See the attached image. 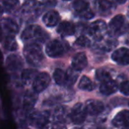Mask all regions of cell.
I'll return each instance as SVG.
<instances>
[{
  "instance_id": "cell-1",
  "label": "cell",
  "mask_w": 129,
  "mask_h": 129,
  "mask_svg": "<svg viewBox=\"0 0 129 129\" xmlns=\"http://www.w3.org/2000/svg\"><path fill=\"white\" fill-rule=\"evenodd\" d=\"M23 54L26 61L32 67H40L44 59L43 49L41 45L36 43H32L26 45Z\"/></svg>"
},
{
  "instance_id": "cell-2",
  "label": "cell",
  "mask_w": 129,
  "mask_h": 129,
  "mask_svg": "<svg viewBox=\"0 0 129 129\" xmlns=\"http://www.w3.org/2000/svg\"><path fill=\"white\" fill-rule=\"evenodd\" d=\"M43 11V5L36 0H27L22 5L20 9L21 18L25 21L35 20Z\"/></svg>"
},
{
  "instance_id": "cell-3",
  "label": "cell",
  "mask_w": 129,
  "mask_h": 129,
  "mask_svg": "<svg viewBox=\"0 0 129 129\" xmlns=\"http://www.w3.org/2000/svg\"><path fill=\"white\" fill-rule=\"evenodd\" d=\"M48 38V35L38 25H29L23 30L21 39L23 41H39L44 42Z\"/></svg>"
},
{
  "instance_id": "cell-4",
  "label": "cell",
  "mask_w": 129,
  "mask_h": 129,
  "mask_svg": "<svg viewBox=\"0 0 129 129\" xmlns=\"http://www.w3.org/2000/svg\"><path fill=\"white\" fill-rule=\"evenodd\" d=\"M50 120V114L46 111H35L29 116V124L36 129H47Z\"/></svg>"
},
{
  "instance_id": "cell-5",
  "label": "cell",
  "mask_w": 129,
  "mask_h": 129,
  "mask_svg": "<svg viewBox=\"0 0 129 129\" xmlns=\"http://www.w3.org/2000/svg\"><path fill=\"white\" fill-rule=\"evenodd\" d=\"M88 32L95 41L100 42L104 39L107 33V25L104 20H97L90 24L88 28Z\"/></svg>"
},
{
  "instance_id": "cell-6",
  "label": "cell",
  "mask_w": 129,
  "mask_h": 129,
  "mask_svg": "<svg viewBox=\"0 0 129 129\" xmlns=\"http://www.w3.org/2000/svg\"><path fill=\"white\" fill-rule=\"evenodd\" d=\"M50 83V76L47 72L38 73L32 82V88L34 92L41 93L45 90Z\"/></svg>"
},
{
  "instance_id": "cell-7",
  "label": "cell",
  "mask_w": 129,
  "mask_h": 129,
  "mask_svg": "<svg viewBox=\"0 0 129 129\" xmlns=\"http://www.w3.org/2000/svg\"><path fill=\"white\" fill-rule=\"evenodd\" d=\"M87 115H88V113L86 111V108H85L84 104L81 103H77L72 108V111L70 113V118L74 124L81 125L85 121Z\"/></svg>"
},
{
  "instance_id": "cell-8",
  "label": "cell",
  "mask_w": 129,
  "mask_h": 129,
  "mask_svg": "<svg viewBox=\"0 0 129 129\" xmlns=\"http://www.w3.org/2000/svg\"><path fill=\"white\" fill-rule=\"evenodd\" d=\"M45 51L49 57H58L64 53V45L59 40H52L47 43Z\"/></svg>"
},
{
  "instance_id": "cell-9",
  "label": "cell",
  "mask_w": 129,
  "mask_h": 129,
  "mask_svg": "<svg viewBox=\"0 0 129 129\" xmlns=\"http://www.w3.org/2000/svg\"><path fill=\"white\" fill-rule=\"evenodd\" d=\"M112 125L118 129H129V110H122L112 119Z\"/></svg>"
},
{
  "instance_id": "cell-10",
  "label": "cell",
  "mask_w": 129,
  "mask_h": 129,
  "mask_svg": "<svg viewBox=\"0 0 129 129\" xmlns=\"http://www.w3.org/2000/svg\"><path fill=\"white\" fill-rule=\"evenodd\" d=\"M111 59L121 66L129 64V49L122 47L114 50L111 54Z\"/></svg>"
},
{
  "instance_id": "cell-11",
  "label": "cell",
  "mask_w": 129,
  "mask_h": 129,
  "mask_svg": "<svg viewBox=\"0 0 129 129\" xmlns=\"http://www.w3.org/2000/svg\"><path fill=\"white\" fill-rule=\"evenodd\" d=\"M85 108L88 115L90 116H96L102 113L104 111V104L103 102L95 99L88 100L85 104Z\"/></svg>"
},
{
  "instance_id": "cell-12",
  "label": "cell",
  "mask_w": 129,
  "mask_h": 129,
  "mask_svg": "<svg viewBox=\"0 0 129 129\" xmlns=\"http://www.w3.org/2000/svg\"><path fill=\"white\" fill-rule=\"evenodd\" d=\"M6 68L10 72H17L20 70L23 67V61L22 58L17 54H11L6 57Z\"/></svg>"
},
{
  "instance_id": "cell-13",
  "label": "cell",
  "mask_w": 129,
  "mask_h": 129,
  "mask_svg": "<svg viewBox=\"0 0 129 129\" xmlns=\"http://www.w3.org/2000/svg\"><path fill=\"white\" fill-rule=\"evenodd\" d=\"M88 66V57L83 52L75 54L72 59V67L76 71H81Z\"/></svg>"
},
{
  "instance_id": "cell-14",
  "label": "cell",
  "mask_w": 129,
  "mask_h": 129,
  "mask_svg": "<svg viewBox=\"0 0 129 129\" xmlns=\"http://www.w3.org/2000/svg\"><path fill=\"white\" fill-rule=\"evenodd\" d=\"M125 25V17L121 14L116 15L109 23V30L112 34H120Z\"/></svg>"
},
{
  "instance_id": "cell-15",
  "label": "cell",
  "mask_w": 129,
  "mask_h": 129,
  "mask_svg": "<svg viewBox=\"0 0 129 129\" xmlns=\"http://www.w3.org/2000/svg\"><path fill=\"white\" fill-rule=\"evenodd\" d=\"M118 83L116 82V81L111 79L104 82H101L99 91L104 95H111L118 90Z\"/></svg>"
},
{
  "instance_id": "cell-16",
  "label": "cell",
  "mask_w": 129,
  "mask_h": 129,
  "mask_svg": "<svg viewBox=\"0 0 129 129\" xmlns=\"http://www.w3.org/2000/svg\"><path fill=\"white\" fill-rule=\"evenodd\" d=\"M1 28L9 36H14L19 32V26L13 19L5 18L1 21Z\"/></svg>"
},
{
  "instance_id": "cell-17",
  "label": "cell",
  "mask_w": 129,
  "mask_h": 129,
  "mask_svg": "<svg viewBox=\"0 0 129 129\" xmlns=\"http://www.w3.org/2000/svg\"><path fill=\"white\" fill-rule=\"evenodd\" d=\"M57 32L62 37H67L74 35L75 33V26L69 21H63L58 25Z\"/></svg>"
},
{
  "instance_id": "cell-18",
  "label": "cell",
  "mask_w": 129,
  "mask_h": 129,
  "mask_svg": "<svg viewBox=\"0 0 129 129\" xmlns=\"http://www.w3.org/2000/svg\"><path fill=\"white\" fill-rule=\"evenodd\" d=\"M59 20H60V16H59L58 13L56 11H49L43 15V21L47 27H55L58 24Z\"/></svg>"
},
{
  "instance_id": "cell-19",
  "label": "cell",
  "mask_w": 129,
  "mask_h": 129,
  "mask_svg": "<svg viewBox=\"0 0 129 129\" xmlns=\"http://www.w3.org/2000/svg\"><path fill=\"white\" fill-rule=\"evenodd\" d=\"M36 101H37V95L36 92L35 93L30 91L26 92L22 99V107L26 111H30L34 108Z\"/></svg>"
},
{
  "instance_id": "cell-20",
  "label": "cell",
  "mask_w": 129,
  "mask_h": 129,
  "mask_svg": "<svg viewBox=\"0 0 129 129\" xmlns=\"http://www.w3.org/2000/svg\"><path fill=\"white\" fill-rule=\"evenodd\" d=\"M66 115H67L66 108L63 106H57L53 110L51 115L50 114V117L55 123H61L66 118Z\"/></svg>"
},
{
  "instance_id": "cell-21",
  "label": "cell",
  "mask_w": 129,
  "mask_h": 129,
  "mask_svg": "<svg viewBox=\"0 0 129 129\" xmlns=\"http://www.w3.org/2000/svg\"><path fill=\"white\" fill-rule=\"evenodd\" d=\"M37 71L33 68L24 69L21 72V81L24 84H29L32 83L35 80L36 76L37 75Z\"/></svg>"
},
{
  "instance_id": "cell-22",
  "label": "cell",
  "mask_w": 129,
  "mask_h": 129,
  "mask_svg": "<svg viewBox=\"0 0 129 129\" xmlns=\"http://www.w3.org/2000/svg\"><path fill=\"white\" fill-rule=\"evenodd\" d=\"M77 72L78 71L74 70L73 67L67 69V71L66 72V83H64V85L71 87L76 82V81L78 80Z\"/></svg>"
},
{
  "instance_id": "cell-23",
  "label": "cell",
  "mask_w": 129,
  "mask_h": 129,
  "mask_svg": "<svg viewBox=\"0 0 129 129\" xmlns=\"http://www.w3.org/2000/svg\"><path fill=\"white\" fill-rule=\"evenodd\" d=\"M78 88L84 91H92L95 88V84L92 82V81L87 76H82L79 81Z\"/></svg>"
},
{
  "instance_id": "cell-24",
  "label": "cell",
  "mask_w": 129,
  "mask_h": 129,
  "mask_svg": "<svg viewBox=\"0 0 129 129\" xmlns=\"http://www.w3.org/2000/svg\"><path fill=\"white\" fill-rule=\"evenodd\" d=\"M73 8L78 14L81 15L89 9V5L85 0H75L73 4Z\"/></svg>"
},
{
  "instance_id": "cell-25",
  "label": "cell",
  "mask_w": 129,
  "mask_h": 129,
  "mask_svg": "<svg viewBox=\"0 0 129 129\" xmlns=\"http://www.w3.org/2000/svg\"><path fill=\"white\" fill-rule=\"evenodd\" d=\"M20 6L19 0H4L3 2V8L5 12L8 13H12L15 12Z\"/></svg>"
},
{
  "instance_id": "cell-26",
  "label": "cell",
  "mask_w": 129,
  "mask_h": 129,
  "mask_svg": "<svg viewBox=\"0 0 129 129\" xmlns=\"http://www.w3.org/2000/svg\"><path fill=\"white\" fill-rule=\"evenodd\" d=\"M4 48L8 51H15L18 49V44L13 36H8L4 41Z\"/></svg>"
},
{
  "instance_id": "cell-27",
  "label": "cell",
  "mask_w": 129,
  "mask_h": 129,
  "mask_svg": "<svg viewBox=\"0 0 129 129\" xmlns=\"http://www.w3.org/2000/svg\"><path fill=\"white\" fill-rule=\"evenodd\" d=\"M95 78L99 82H104L108 80L112 79L111 77V74L109 70L105 68H100L96 71V74H95Z\"/></svg>"
},
{
  "instance_id": "cell-28",
  "label": "cell",
  "mask_w": 129,
  "mask_h": 129,
  "mask_svg": "<svg viewBox=\"0 0 129 129\" xmlns=\"http://www.w3.org/2000/svg\"><path fill=\"white\" fill-rule=\"evenodd\" d=\"M53 78L57 85H64L66 83V72L62 69H56L53 73Z\"/></svg>"
},
{
  "instance_id": "cell-29",
  "label": "cell",
  "mask_w": 129,
  "mask_h": 129,
  "mask_svg": "<svg viewBox=\"0 0 129 129\" xmlns=\"http://www.w3.org/2000/svg\"><path fill=\"white\" fill-rule=\"evenodd\" d=\"M74 44L76 46L79 47H82V48H86V47H89L90 44H91V42L90 40L86 36H81L75 40L74 42Z\"/></svg>"
},
{
  "instance_id": "cell-30",
  "label": "cell",
  "mask_w": 129,
  "mask_h": 129,
  "mask_svg": "<svg viewBox=\"0 0 129 129\" xmlns=\"http://www.w3.org/2000/svg\"><path fill=\"white\" fill-rule=\"evenodd\" d=\"M98 7L102 12H109L112 8V4L109 0H100L98 3Z\"/></svg>"
},
{
  "instance_id": "cell-31",
  "label": "cell",
  "mask_w": 129,
  "mask_h": 129,
  "mask_svg": "<svg viewBox=\"0 0 129 129\" xmlns=\"http://www.w3.org/2000/svg\"><path fill=\"white\" fill-rule=\"evenodd\" d=\"M119 90L124 95H129V81H124L120 84Z\"/></svg>"
},
{
  "instance_id": "cell-32",
  "label": "cell",
  "mask_w": 129,
  "mask_h": 129,
  "mask_svg": "<svg viewBox=\"0 0 129 129\" xmlns=\"http://www.w3.org/2000/svg\"><path fill=\"white\" fill-rule=\"evenodd\" d=\"M94 15H95V14H94L93 12H92L90 9H88V11H86L85 13H81V14L80 15V17H81L82 19H86V20H89V19L93 18Z\"/></svg>"
},
{
  "instance_id": "cell-33",
  "label": "cell",
  "mask_w": 129,
  "mask_h": 129,
  "mask_svg": "<svg viewBox=\"0 0 129 129\" xmlns=\"http://www.w3.org/2000/svg\"><path fill=\"white\" fill-rule=\"evenodd\" d=\"M50 129H67V127L61 123H56Z\"/></svg>"
},
{
  "instance_id": "cell-34",
  "label": "cell",
  "mask_w": 129,
  "mask_h": 129,
  "mask_svg": "<svg viewBox=\"0 0 129 129\" xmlns=\"http://www.w3.org/2000/svg\"><path fill=\"white\" fill-rule=\"evenodd\" d=\"M114 1L118 3V4H125L126 2V0H114Z\"/></svg>"
},
{
  "instance_id": "cell-35",
  "label": "cell",
  "mask_w": 129,
  "mask_h": 129,
  "mask_svg": "<svg viewBox=\"0 0 129 129\" xmlns=\"http://www.w3.org/2000/svg\"><path fill=\"white\" fill-rule=\"evenodd\" d=\"M127 16H128V18H129V8H128V10H127Z\"/></svg>"
},
{
  "instance_id": "cell-36",
  "label": "cell",
  "mask_w": 129,
  "mask_h": 129,
  "mask_svg": "<svg viewBox=\"0 0 129 129\" xmlns=\"http://www.w3.org/2000/svg\"><path fill=\"white\" fill-rule=\"evenodd\" d=\"M2 13V8H1V6H0V13Z\"/></svg>"
},
{
  "instance_id": "cell-37",
  "label": "cell",
  "mask_w": 129,
  "mask_h": 129,
  "mask_svg": "<svg viewBox=\"0 0 129 129\" xmlns=\"http://www.w3.org/2000/svg\"><path fill=\"white\" fill-rule=\"evenodd\" d=\"M64 1H70V0H64Z\"/></svg>"
},
{
  "instance_id": "cell-38",
  "label": "cell",
  "mask_w": 129,
  "mask_h": 129,
  "mask_svg": "<svg viewBox=\"0 0 129 129\" xmlns=\"http://www.w3.org/2000/svg\"><path fill=\"white\" fill-rule=\"evenodd\" d=\"M127 43H129V39H128V41H127Z\"/></svg>"
}]
</instances>
